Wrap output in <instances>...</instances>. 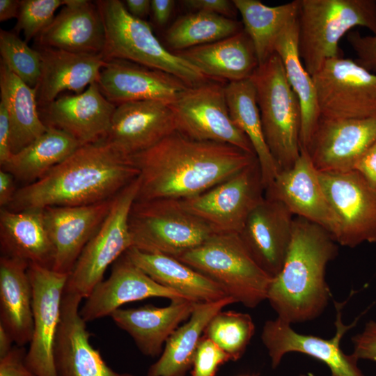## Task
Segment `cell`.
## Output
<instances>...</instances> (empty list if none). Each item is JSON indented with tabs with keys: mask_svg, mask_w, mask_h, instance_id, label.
<instances>
[{
	"mask_svg": "<svg viewBox=\"0 0 376 376\" xmlns=\"http://www.w3.org/2000/svg\"><path fill=\"white\" fill-rule=\"evenodd\" d=\"M233 303L235 301L230 297L196 303L189 318L169 338L159 359L145 376H186L207 325L218 312Z\"/></svg>",
	"mask_w": 376,
	"mask_h": 376,
	"instance_id": "obj_32",
	"label": "cell"
},
{
	"mask_svg": "<svg viewBox=\"0 0 376 376\" xmlns=\"http://www.w3.org/2000/svg\"><path fill=\"white\" fill-rule=\"evenodd\" d=\"M113 198L87 205L43 209L54 249L53 270L70 274L85 246L109 212Z\"/></svg>",
	"mask_w": 376,
	"mask_h": 376,
	"instance_id": "obj_22",
	"label": "cell"
},
{
	"mask_svg": "<svg viewBox=\"0 0 376 376\" xmlns=\"http://www.w3.org/2000/svg\"><path fill=\"white\" fill-rule=\"evenodd\" d=\"M0 90L9 113L11 151L15 154L45 133L47 126L38 111L36 87L28 86L2 63Z\"/></svg>",
	"mask_w": 376,
	"mask_h": 376,
	"instance_id": "obj_36",
	"label": "cell"
},
{
	"mask_svg": "<svg viewBox=\"0 0 376 376\" xmlns=\"http://www.w3.org/2000/svg\"><path fill=\"white\" fill-rule=\"evenodd\" d=\"M338 253V244L327 230L295 217L288 252L267 293L277 318L292 325L322 314L331 298L327 267Z\"/></svg>",
	"mask_w": 376,
	"mask_h": 376,
	"instance_id": "obj_3",
	"label": "cell"
},
{
	"mask_svg": "<svg viewBox=\"0 0 376 376\" xmlns=\"http://www.w3.org/2000/svg\"><path fill=\"white\" fill-rule=\"evenodd\" d=\"M177 54L207 78L228 82L250 78L259 66L253 42L244 29L230 37Z\"/></svg>",
	"mask_w": 376,
	"mask_h": 376,
	"instance_id": "obj_30",
	"label": "cell"
},
{
	"mask_svg": "<svg viewBox=\"0 0 376 376\" xmlns=\"http://www.w3.org/2000/svg\"><path fill=\"white\" fill-rule=\"evenodd\" d=\"M13 155L11 151V126L5 101H0V164L3 166Z\"/></svg>",
	"mask_w": 376,
	"mask_h": 376,
	"instance_id": "obj_47",
	"label": "cell"
},
{
	"mask_svg": "<svg viewBox=\"0 0 376 376\" xmlns=\"http://www.w3.org/2000/svg\"><path fill=\"white\" fill-rule=\"evenodd\" d=\"M242 23L205 12H192L178 18L167 29V45L178 52L210 44L236 34Z\"/></svg>",
	"mask_w": 376,
	"mask_h": 376,
	"instance_id": "obj_38",
	"label": "cell"
},
{
	"mask_svg": "<svg viewBox=\"0 0 376 376\" xmlns=\"http://www.w3.org/2000/svg\"><path fill=\"white\" fill-rule=\"evenodd\" d=\"M14 343L7 330L0 325V357L5 356L13 347Z\"/></svg>",
	"mask_w": 376,
	"mask_h": 376,
	"instance_id": "obj_53",
	"label": "cell"
},
{
	"mask_svg": "<svg viewBox=\"0 0 376 376\" xmlns=\"http://www.w3.org/2000/svg\"><path fill=\"white\" fill-rule=\"evenodd\" d=\"M265 196L284 204L295 217L304 218L327 230L333 237L336 217L321 185L319 172L307 150L289 169L280 171L265 191Z\"/></svg>",
	"mask_w": 376,
	"mask_h": 376,
	"instance_id": "obj_19",
	"label": "cell"
},
{
	"mask_svg": "<svg viewBox=\"0 0 376 376\" xmlns=\"http://www.w3.org/2000/svg\"><path fill=\"white\" fill-rule=\"evenodd\" d=\"M230 361L227 353L203 335L194 355L191 376H215L219 367Z\"/></svg>",
	"mask_w": 376,
	"mask_h": 376,
	"instance_id": "obj_42",
	"label": "cell"
},
{
	"mask_svg": "<svg viewBox=\"0 0 376 376\" xmlns=\"http://www.w3.org/2000/svg\"><path fill=\"white\" fill-rule=\"evenodd\" d=\"M240 376H254V375H240Z\"/></svg>",
	"mask_w": 376,
	"mask_h": 376,
	"instance_id": "obj_55",
	"label": "cell"
},
{
	"mask_svg": "<svg viewBox=\"0 0 376 376\" xmlns=\"http://www.w3.org/2000/svg\"><path fill=\"white\" fill-rule=\"evenodd\" d=\"M17 190L14 176L1 169L0 171V206L1 208L8 207Z\"/></svg>",
	"mask_w": 376,
	"mask_h": 376,
	"instance_id": "obj_49",
	"label": "cell"
},
{
	"mask_svg": "<svg viewBox=\"0 0 376 376\" xmlns=\"http://www.w3.org/2000/svg\"><path fill=\"white\" fill-rule=\"evenodd\" d=\"M28 273L33 290V329L25 363L37 376H57L54 347L69 275L36 263L29 264Z\"/></svg>",
	"mask_w": 376,
	"mask_h": 376,
	"instance_id": "obj_15",
	"label": "cell"
},
{
	"mask_svg": "<svg viewBox=\"0 0 376 376\" xmlns=\"http://www.w3.org/2000/svg\"><path fill=\"white\" fill-rule=\"evenodd\" d=\"M294 219V214L284 204L265 196L238 234L255 262L272 278L280 272L285 262Z\"/></svg>",
	"mask_w": 376,
	"mask_h": 376,
	"instance_id": "obj_20",
	"label": "cell"
},
{
	"mask_svg": "<svg viewBox=\"0 0 376 376\" xmlns=\"http://www.w3.org/2000/svg\"><path fill=\"white\" fill-rule=\"evenodd\" d=\"M1 63L31 88H36L41 73V58L38 49L30 47L16 33L1 29Z\"/></svg>",
	"mask_w": 376,
	"mask_h": 376,
	"instance_id": "obj_40",
	"label": "cell"
},
{
	"mask_svg": "<svg viewBox=\"0 0 376 376\" xmlns=\"http://www.w3.org/2000/svg\"><path fill=\"white\" fill-rule=\"evenodd\" d=\"M139 186L138 176L114 197L109 212L69 274L65 290L86 299L103 280L109 266L132 246L129 216Z\"/></svg>",
	"mask_w": 376,
	"mask_h": 376,
	"instance_id": "obj_9",
	"label": "cell"
},
{
	"mask_svg": "<svg viewBox=\"0 0 376 376\" xmlns=\"http://www.w3.org/2000/svg\"><path fill=\"white\" fill-rule=\"evenodd\" d=\"M129 228L132 246L174 258L207 240L214 231L174 199L135 201Z\"/></svg>",
	"mask_w": 376,
	"mask_h": 376,
	"instance_id": "obj_8",
	"label": "cell"
},
{
	"mask_svg": "<svg viewBox=\"0 0 376 376\" xmlns=\"http://www.w3.org/2000/svg\"><path fill=\"white\" fill-rule=\"evenodd\" d=\"M312 78L320 118L376 116V74L354 60L343 56L329 59Z\"/></svg>",
	"mask_w": 376,
	"mask_h": 376,
	"instance_id": "obj_11",
	"label": "cell"
},
{
	"mask_svg": "<svg viewBox=\"0 0 376 376\" xmlns=\"http://www.w3.org/2000/svg\"><path fill=\"white\" fill-rule=\"evenodd\" d=\"M24 346L15 344L5 356L0 357V376H37L26 366Z\"/></svg>",
	"mask_w": 376,
	"mask_h": 376,
	"instance_id": "obj_45",
	"label": "cell"
},
{
	"mask_svg": "<svg viewBox=\"0 0 376 376\" xmlns=\"http://www.w3.org/2000/svg\"><path fill=\"white\" fill-rule=\"evenodd\" d=\"M251 79L267 146L280 170L289 169L301 153V113L280 57L273 54Z\"/></svg>",
	"mask_w": 376,
	"mask_h": 376,
	"instance_id": "obj_7",
	"label": "cell"
},
{
	"mask_svg": "<svg viewBox=\"0 0 376 376\" xmlns=\"http://www.w3.org/2000/svg\"><path fill=\"white\" fill-rule=\"evenodd\" d=\"M130 158L139 171L136 201L198 195L257 159L230 144L194 139L178 130Z\"/></svg>",
	"mask_w": 376,
	"mask_h": 376,
	"instance_id": "obj_1",
	"label": "cell"
},
{
	"mask_svg": "<svg viewBox=\"0 0 376 376\" xmlns=\"http://www.w3.org/2000/svg\"><path fill=\"white\" fill-rule=\"evenodd\" d=\"M29 264L19 258H0V325L19 346L30 343L33 329Z\"/></svg>",
	"mask_w": 376,
	"mask_h": 376,
	"instance_id": "obj_29",
	"label": "cell"
},
{
	"mask_svg": "<svg viewBox=\"0 0 376 376\" xmlns=\"http://www.w3.org/2000/svg\"><path fill=\"white\" fill-rule=\"evenodd\" d=\"M354 170L376 190V143L361 157Z\"/></svg>",
	"mask_w": 376,
	"mask_h": 376,
	"instance_id": "obj_48",
	"label": "cell"
},
{
	"mask_svg": "<svg viewBox=\"0 0 376 376\" xmlns=\"http://www.w3.org/2000/svg\"><path fill=\"white\" fill-rule=\"evenodd\" d=\"M2 256L52 267L54 249L44 219L43 209L0 210Z\"/></svg>",
	"mask_w": 376,
	"mask_h": 376,
	"instance_id": "obj_28",
	"label": "cell"
},
{
	"mask_svg": "<svg viewBox=\"0 0 376 376\" xmlns=\"http://www.w3.org/2000/svg\"><path fill=\"white\" fill-rule=\"evenodd\" d=\"M265 198L258 159L228 180L198 195L178 200L215 233L239 234L249 215Z\"/></svg>",
	"mask_w": 376,
	"mask_h": 376,
	"instance_id": "obj_10",
	"label": "cell"
},
{
	"mask_svg": "<svg viewBox=\"0 0 376 376\" xmlns=\"http://www.w3.org/2000/svg\"><path fill=\"white\" fill-rule=\"evenodd\" d=\"M175 258L213 281L235 303L254 308L267 300L273 278L255 262L238 234L214 233Z\"/></svg>",
	"mask_w": 376,
	"mask_h": 376,
	"instance_id": "obj_6",
	"label": "cell"
},
{
	"mask_svg": "<svg viewBox=\"0 0 376 376\" xmlns=\"http://www.w3.org/2000/svg\"><path fill=\"white\" fill-rule=\"evenodd\" d=\"M352 354L359 359L376 362V320L368 321L363 329L352 337Z\"/></svg>",
	"mask_w": 376,
	"mask_h": 376,
	"instance_id": "obj_44",
	"label": "cell"
},
{
	"mask_svg": "<svg viewBox=\"0 0 376 376\" xmlns=\"http://www.w3.org/2000/svg\"><path fill=\"white\" fill-rule=\"evenodd\" d=\"M150 297L187 299L154 281L124 253L112 265L109 277L98 283L86 298L79 313L88 322L110 316L125 304Z\"/></svg>",
	"mask_w": 376,
	"mask_h": 376,
	"instance_id": "obj_21",
	"label": "cell"
},
{
	"mask_svg": "<svg viewBox=\"0 0 376 376\" xmlns=\"http://www.w3.org/2000/svg\"><path fill=\"white\" fill-rule=\"evenodd\" d=\"M83 298L64 290L60 323L54 347L57 376H134L109 367L90 343V333L79 310Z\"/></svg>",
	"mask_w": 376,
	"mask_h": 376,
	"instance_id": "obj_18",
	"label": "cell"
},
{
	"mask_svg": "<svg viewBox=\"0 0 376 376\" xmlns=\"http://www.w3.org/2000/svg\"><path fill=\"white\" fill-rule=\"evenodd\" d=\"M105 30L101 55L105 61L121 59L170 74L189 86L207 81L194 65L168 50L148 22L132 16L119 0L95 1Z\"/></svg>",
	"mask_w": 376,
	"mask_h": 376,
	"instance_id": "obj_5",
	"label": "cell"
},
{
	"mask_svg": "<svg viewBox=\"0 0 376 376\" xmlns=\"http://www.w3.org/2000/svg\"><path fill=\"white\" fill-rule=\"evenodd\" d=\"M196 304L188 299H176L163 307L146 304L118 308L109 317L132 337L143 355L156 357L162 354L171 334L189 318Z\"/></svg>",
	"mask_w": 376,
	"mask_h": 376,
	"instance_id": "obj_25",
	"label": "cell"
},
{
	"mask_svg": "<svg viewBox=\"0 0 376 376\" xmlns=\"http://www.w3.org/2000/svg\"><path fill=\"white\" fill-rule=\"evenodd\" d=\"M274 52L280 57L288 81L300 104L301 150H306L320 116L312 76L306 70L299 54L297 18L279 35Z\"/></svg>",
	"mask_w": 376,
	"mask_h": 376,
	"instance_id": "obj_34",
	"label": "cell"
},
{
	"mask_svg": "<svg viewBox=\"0 0 376 376\" xmlns=\"http://www.w3.org/2000/svg\"><path fill=\"white\" fill-rule=\"evenodd\" d=\"M347 40L357 56L354 61L376 74V34L362 36L357 31H352L347 33Z\"/></svg>",
	"mask_w": 376,
	"mask_h": 376,
	"instance_id": "obj_43",
	"label": "cell"
},
{
	"mask_svg": "<svg viewBox=\"0 0 376 376\" xmlns=\"http://www.w3.org/2000/svg\"><path fill=\"white\" fill-rule=\"evenodd\" d=\"M177 130L169 104L157 100L116 105L102 141L122 156L130 157L152 147Z\"/></svg>",
	"mask_w": 376,
	"mask_h": 376,
	"instance_id": "obj_17",
	"label": "cell"
},
{
	"mask_svg": "<svg viewBox=\"0 0 376 376\" xmlns=\"http://www.w3.org/2000/svg\"><path fill=\"white\" fill-rule=\"evenodd\" d=\"M80 146L77 141L63 131L47 127L45 133L13 154L1 167L27 185L42 178Z\"/></svg>",
	"mask_w": 376,
	"mask_h": 376,
	"instance_id": "obj_35",
	"label": "cell"
},
{
	"mask_svg": "<svg viewBox=\"0 0 376 376\" xmlns=\"http://www.w3.org/2000/svg\"><path fill=\"white\" fill-rule=\"evenodd\" d=\"M150 3L155 22L159 26L166 25L172 14L175 1L151 0Z\"/></svg>",
	"mask_w": 376,
	"mask_h": 376,
	"instance_id": "obj_50",
	"label": "cell"
},
{
	"mask_svg": "<svg viewBox=\"0 0 376 376\" xmlns=\"http://www.w3.org/2000/svg\"><path fill=\"white\" fill-rule=\"evenodd\" d=\"M298 376H308L306 374L301 373Z\"/></svg>",
	"mask_w": 376,
	"mask_h": 376,
	"instance_id": "obj_54",
	"label": "cell"
},
{
	"mask_svg": "<svg viewBox=\"0 0 376 376\" xmlns=\"http://www.w3.org/2000/svg\"><path fill=\"white\" fill-rule=\"evenodd\" d=\"M255 330L249 314L221 310L211 319L203 335L227 353L232 361H236L244 355Z\"/></svg>",
	"mask_w": 376,
	"mask_h": 376,
	"instance_id": "obj_39",
	"label": "cell"
},
{
	"mask_svg": "<svg viewBox=\"0 0 376 376\" xmlns=\"http://www.w3.org/2000/svg\"><path fill=\"white\" fill-rule=\"evenodd\" d=\"M335 306L336 330L331 338L297 332L291 324L277 317L267 320L263 327L261 340L267 350L272 368H276L288 353L299 352L324 363L330 370L328 376H366L358 366L359 360L352 353L345 354L340 347L343 336L357 321L344 324L343 304L335 302Z\"/></svg>",
	"mask_w": 376,
	"mask_h": 376,
	"instance_id": "obj_14",
	"label": "cell"
},
{
	"mask_svg": "<svg viewBox=\"0 0 376 376\" xmlns=\"http://www.w3.org/2000/svg\"><path fill=\"white\" fill-rule=\"evenodd\" d=\"M230 117L249 140L258 161L265 189L281 171L265 141L252 79L228 82L225 86Z\"/></svg>",
	"mask_w": 376,
	"mask_h": 376,
	"instance_id": "obj_33",
	"label": "cell"
},
{
	"mask_svg": "<svg viewBox=\"0 0 376 376\" xmlns=\"http://www.w3.org/2000/svg\"><path fill=\"white\" fill-rule=\"evenodd\" d=\"M127 258L151 279L188 300L200 303L228 297L216 283L177 258L130 248Z\"/></svg>",
	"mask_w": 376,
	"mask_h": 376,
	"instance_id": "obj_31",
	"label": "cell"
},
{
	"mask_svg": "<svg viewBox=\"0 0 376 376\" xmlns=\"http://www.w3.org/2000/svg\"><path fill=\"white\" fill-rule=\"evenodd\" d=\"M116 107L94 82L81 93L58 97L42 109L47 127L63 131L84 146L105 139Z\"/></svg>",
	"mask_w": 376,
	"mask_h": 376,
	"instance_id": "obj_24",
	"label": "cell"
},
{
	"mask_svg": "<svg viewBox=\"0 0 376 376\" xmlns=\"http://www.w3.org/2000/svg\"><path fill=\"white\" fill-rule=\"evenodd\" d=\"M376 143V116L364 118H320L307 150L320 172L354 170Z\"/></svg>",
	"mask_w": 376,
	"mask_h": 376,
	"instance_id": "obj_16",
	"label": "cell"
},
{
	"mask_svg": "<svg viewBox=\"0 0 376 376\" xmlns=\"http://www.w3.org/2000/svg\"><path fill=\"white\" fill-rule=\"evenodd\" d=\"M139 171L102 141L80 146L38 180L18 189L13 211L87 205L115 197Z\"/></svg>",
	"mask_w": 376,
	"mask_h": 376,
	"instance_id": "obj_2",
	"label": "cell"
},
{
	"mask_svg": "<svg viewBox=\"0 0 376 376\" xmlns=\"http://www.w3.org/2000/svg\"><path fill=\"white\" fill-rule=\"evenodd\" d=\"M63 0H22L15 31L22 32L25 41L38 37L54 18L56 10Z\"/></svg>",
	"mask_w": 376,
	"mask_h": 376,
	"instance_id": "obj_41",
	"label": "cell"
},
{
	"mask_svg": "<svg viewBox=\"0 0 376 376\" xmlns=\"http://www.w3.org/2000/svg\"><path fill=\"white\" fill-rule=\"evenodd\" d=\"M242 19L244 30L251 40L259 65L273 54L283 29L297 18L298 0L269 6L258 0H233Z\"/></svg>",
	"mask_w": 376,
	"mask_h": 376,
	"instance_id": "obj_37",
	"label": "cell"
},
{
	"mask_svg": "<svg viewBox=\"0 0 376 376\" xmlns=\"http://www.w3.org/2000/svg\"><path fill=\"white\" fill-rule=\"evenodd\" d=\"M181 3L194 12H205L231 18L237 10L233 1L228 0H184Z\"/></svg>",
	"mask_w": 376,
	"mask_h": 376,
	"instance_id": "obj_46",
	"label": "cell"
},
{
	"mask_svg": "<svg viewBox=\"0 0 376 376\" xmlns=\"http://www.w3.org/2000/svg\"><path fill=\"white\" fill-rule=\"evenodd\" d=\"M97 83L105 97L116 106L143 100L171 104L189 86L163 71L121 59L106 61Z\"/></svg>",
	"mask_w": 376,
	"mask_h": 376,
	"instance_id": "obj_23",
	"label": "cell"
},
{
	"mask_svg": "<svg viewBox=\"0 0 376 376\" xmlns=\"http://www.w3.org/2000/svg\"><path fill=\"white\" fill-rule=\"evenodd\" d=\"M41 73L36 86L37 103L44 107L65 91L79 94L97 82L106 61L101 54L72 52L39 47Z\"/></svg>",
	"mask_w": 376,
	"mask_h": 376,
	"instance_id": "obj_27",
	"label": "cell"
},
{
	"mask_svg": "<svg viewBox=\"0 0 376 376\" xmlns=\"http://www.w3.org/2000/svg\"><path fill=\"white\" fill-rule=\"evenodd\" d=\"M63 5L37 37L39 47L101 54L105 43V30L96 2L63 0Z\"/></svg>",
	"mask_w": 376,
	"mask_h": 376,
	"instance_id": "obj_26",
	"label": "cell"
},
{
	"mask_svg": "<svg viewBox=\"0 0 376 376\" xmlns=\"http://www.w3.org/2000/svg\"><path fill=\"white\" fill-rule=\"evenodd\" d=\"M318 172L337 223L336 242L350 248L376 243V190L356 170Z\"/></svg>",
	"mask_w": 376,
	"mask_h": 376,
	"instance_id": "obj_13",
	"label": "cell"
},
{
	"mask_svg": "<svg viewBox=\"0 0 376 376\" xmlns=\"http://www.w3.org/2000/svg\"><path fill=\"white\" fill-rule=\"evenodd\" d=\"M170 106L177 130L184 135L230 144L255 155L249 140L230 117L225 86L207 81L188 86Z\"/></svg>",
	"mask_w": 376,
	"mask_h": 376,
	"instance_id": "obj_12",
	"label": "cell"
},
{
	"mask_svg": "<svg viewBox=\"0 0 376 376\" xmlns=\"http://www.w3.org/2000/svg\"><path fill=\"white\" fill-rule=\"evenodd\" d=\"M297 22L299 56L312 76L343 56L339 42L353 28L376 34V0H298Z\"/></svg>",
	"mask_w": 376,
	"mask_h": 376,
	"instance_id": "obj_4",
	"label": "cell"
},
{
	"mask_svg": "<svg viewBox=\"0 0 376 376\" xmlns=\"http://www.w3.org/2000/svg\"><path fill=\"white\" fill-rule=\"evenodd\" d=\"M19 0H0V21L17 18L20 8Z\"/></svg>",
	"mask_w": 376,
	"mask_h": 376,
	"instance_id": "obj_52",
	"label": "cell"
},
{
	"mask_svg": "<svg viewBox=\"0 0 376 376\" xmlns=\"http://www.w3.org/2000/svg\"><path fill=\"white\" fill-rule=\"evenodd\" d=\"M124 5L132 16L142 20L151 11L150 0H126L124 1Z\"/></svg>",
	"mask_w": 376,
	"mask_h": 376,
	"instance_id": "obj_51",
	"label": "cell"
}]
</instances>
